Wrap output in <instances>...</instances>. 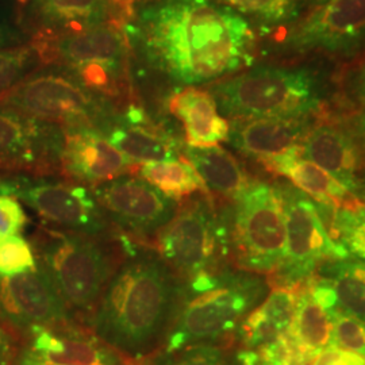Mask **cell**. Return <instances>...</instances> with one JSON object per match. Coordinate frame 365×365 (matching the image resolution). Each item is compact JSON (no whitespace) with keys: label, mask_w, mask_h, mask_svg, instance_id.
I'll list each match as a JSON object with an SVG mask.
<instances>
[{"label":"cell","mask_w":365,"mask_h":365,"mask_svg":"<svg viewBox=\"0 0 365 365\" xmlns=\"http://www.w3.org/2000/svg\"><path fill=\"white\" fill-rule=\"evenodd\" d=\"M138 36L148 57L182 84H205L253 60L247 18L212 0H165L145 9Z\"/></svg>","instance_id":"cell-1"},{"label":"cell","mask_w":365,"mask_h":365,"mask_svg":"<svg viewBox=\"0 0 365 365\" xmlns=\"http://www.w3.org/2000/svg\"><path fill=\"white\" fill-rule=\"evenodd\" d=\"M128 257L93 310V329L110 348L131 357L150 352L168 334L184 284L157 252L126 247Z\"/></svg>","instance_id":"cell-2"},{"label":"cell","mask_w":365,"mask_h":365,"mask_svg":"<svg viewBox=\"0 0 365 365\" xmlns=\"http://www.w3.org/2000/svg\"><path fill=\"white\" fill-rule=\"evenodd\" d=\"M209 92L232 119H310L322 103L318 80L306 68L255 66L217 81Z\"/></svg>","instance_id":"cell-3"},{"label":"cell","mask_w":365,"mask_h":365,"mask_svg":"<svg viewBox=\"0 0 365 365\" xmlns=\"http://www.w3.org/2000/svg\"><path fill=\"white\" fill-rule=\"evenodd\" d=\"M265 287L250 274L218 272L209 287L182 289L176 317L167 334L165 352L221 339L241 325L260 302Z\"/></svg>","instance_id":"cell-4"},{"label":"cell","mask_w":365,"mask_h":365,"mask_svg":"<svg viewBox=\"0 0 365 365\" xmlns=\"http://www.w3.org/2000/svg\"><path fill=\"white\" fill-rule=\"evenodd\" d=\"M39 264L68 310H95L114 274L110 250L102 241L71 232H49L39 250Z\"/></svg>","instance_id":"cell-5"},{"label":"cell","mask_w":365,"mask_h":365,"mask_svg":"<svg viewBox=\"0 0 365 365\" xmlns=\"http://www.w3.org/2000/svg\"><path fill=\"white\" fill-rule=\"evenodd\" d=\"M229 227L241 268L253 272L279 269L287 248L286 214L279 187L252 180L233 199Z\"/></svg>","instance_id":"cell-6"},{"label":"cell","mask_w":365,"mask_h":365,"mask_svg":"<svg viewBox=\"0 0 365 365\" xmlns=\"http://www.w3.org/2000/svg\"><path fill=\"white\" fill-rule=\"evenodd\" d=\"M230 247L227 218L217 215L207 197L188 200L157 233V253L184 280L217 274Z\"/></svg>","instance_id":"cell-7"},{"label":"cell","mask_w":365,"mask_h":365,"mask_svg":"<svg viewBox=\"0 0 365 365\" xmlns=\"http://www.w3.org/2000/svg\"><path fill=\"white\" fill-rule=\"evenodd\" d=\"M0 194L11 195L36 211L43 221L63 232L101 237L108 220L88 188L48 179H9L0 182Z\"/></svg>","instance_id":"cell-8"},{"label":"cell","mask_w":365,"mask_h":365,"mask_svg":"<svg viewBox=\"0 0 365 365\" xmlns=\"http://www.w3.org/2000/svg\"><path fill=\"white\" fill-rule=\"evenodd\" d=\"M365 48V0H330L288 27L287 54L321 53L349 57Z\"/></svg>","instance_id":"cell-9"},{"label":"cell","mask_w":365,"mask_h":365,"mask_svg":"<svg viewBox=\"0 0 365 365\" xmlns=\"http://www.w3.org/2000/svg\"><path fill=\"white\" fill-rule=\"evenodd\" d=\"M279 190L287 225L286 259L279 271L287 286L307 279L321 261L349 259L351 252L331 240L312 199L294 185Z\"/></svg>","instance_id":"cell-10"},{"label":"cell","mask_w":365,"mask_h":365,"mask_svg":"<svg viewBox=\"0 0 365 365\" xmlns=\"http://www.w3.org/2000/svg\"><path fill=\"white\" fill-rule=\"evenodd\" d=\"M0 105L39 120L66 126H98L101 110L91 95L72 78L46 73L24 78L0 98Z\"/></svg>","instance_id":"cell-11"},{"label":"cell","mask_w":365,"mask_h":365,"mask_svg":"<svg viewBox=\"0 0 365 365\" xmlns=\"http://www.w3.org/2000/svg\"><path fill=\"white\" fill-rule=\"evenodd\" d=\"M92 194L108 221L137 235L158 233L178 211V202L143 178L120 176L99 184Z\"/></svg>","instance_id":"cell-12"},{"label":"cell","mask_w":365,"mask_h":365,"mask_svg":"<svg viewBox=\"0 0 365 365\" xmlns=\"http://www.w3.org/2000/svg\"><path fill=\"white\" fill-rule=\"evenodd\" d=\"M68 307L42 265L13 277H0V314L13 325L31 330L68 321Z\"/></svg>","instance_id":"cell-13"},{"label":"cell","mask_w":365,"mask_h":365,"mask_svg":"<svg viewBox=\"0 0 365 365\" xmlns=\"http://www.w3.org/2000/svg\"><path fill=\"white\" fill-rule=\"evenodd\" d=\"M60 164L78 182L99 185L125 176L133 163L95 126H66Z\"/></svg>","instance_id":"cell-14"},{"label":"cell","mask_w":365,"mask_h":365,"mask_svg":"<svg viewBox=\"0 0 365 365\" xmlns=\"http://www.w3.org/2000/svg\"><path fill=\"white\" fill-rule=\"evenodd\" d=\"M63 133L52 123L0 107V168H31L60 161Z\"/></svg>","instance_id":"cell-15"},{"label":"cell","mask_w":365,"mask_h":365,"mask_svg":"<svg viewBox=\"0 0 365 365\" xmlns=\"http://www.w3.org/2000/svg\"><path fill=\"white\" fill-rule=\"evenodd\" d=\"M310 129V119H233L227 141L241 153L265 164L299 150L300 144Z\"/></svg>","instance_id":"cell-16"},{"label":"cell","mask_w":365,"mask_h":365,"mask_svg":"<svg viewBox=\"0 0 365 365\" xmlns=\"http://www.w3.org/2000/svg\"><path fill=\"white\" fill-rule=\"evenodd\" d=\"M361 152L349 131L331 123L312 126L300 144V156L327 170L348 192L360 191Z\"/></svg>","instance_id":"cell-17"},{"label":"cell","mask_w":365,"mask_h":365,"mask_svg":"<svg viewBox=\"0 0 365 365\" xmlns=\"http://www.w3.org/2000/svg\"><path fill=\"white\" fill-rule=\"evenodd\" d=\"M29 351L54 365H126L120 354L98 339L57 327H33Z\"/></svg>","instance_id":"cell-18"},{"label":"cell","mask_w":365,"mask_h":365,"mask_svg":"<svg viewBox=\"0 0 365 365\" xmlns=\"http://www.w3.org/2000/svg\"><path fill=\"white\" fill-rule=\"evenodd\" d=\"M96 129L117 148L131 163H156L178 158L180 145L176 140L155 126L148 118L140 122H130L125 118L101 122Z\"/></svg>","instance_id":"cell-19"},{"label":"cell","mask_w":365,"mask_h":365,"mask_svg":"<svg viewBox=\"0 0 365 365\" xmlns=\"http://www.w3.org/2000/svg\"><path fill=\"white\" fill-rule=\"evenodd\" d=\"M170 113L182 123L190 146L207 148L227 141L230 123L222 117L209 91L187 87L170 101Z\"/></svg>","instance_id":"cell-20"},{"label":"cell","mask_w":365,"mask_h":365,"mask_svg":"<svg viewBox=\"0 0 365 365\" xmlns=\"http://www.w3.org/2000/svg\"><path fill=\"white\" fill-rule=\"evenodd\" d=\"M297 302L298 294L291 288L274 289L238 327L242 349L256 348L283 336L292 322Z\"/></svg>","instance_id":"cell-21"},{"label":"cell","mask_w":365,"mask_h":365,"mask_svg":"<svg viewBox=\"0 0 365 365\" xmlns=\"http://www.w3.org/2000/svg\"><path fill=\"white\" fill-rule=\"evenodd\" d=\"M56 52L76 68L119 64L125 56V41L114 27L102 24L63 37L56 45Z\"/></svg>","instance_id":"cell-22"},{"label":"cell","mask_w":365,"mask_h":365,"mask_svg":"<svg viewBox=\"0 0 365 365\" xmlns=\"http://www.w3.org/2000/svg\"><path fill=\"white\" fill-rule=\"evenodd\" d=\"M182 155L195 168L206 188L232 200L240 195L252 179L232 153L221 146H184Z\"/></svg>","instance_id":"cell-23"},{"label":"cell","mask_w":365,"mask_h":365,"mask_svg":"<svg viewBox=\"0 0 365 365\" xmlns=\"http://www.w3.org/2000/svg\"><path fill=\"white\" fill-rule=\"evenodd\" d=\"M267 168L286 176L303 194L317 203L342 206L348 191L330 173L300 156L299 150L277 157L264 164Z\"/></svg>","instance_id":"cell-24"},{"label":"cell","mask_w":365,"mask_h":365,"mask_svg":"<svg viewBox=\"0 0 365 365\" xmlns=\"http://www.w3.org/2000/svg\"><path fill=\"white\" fill-rule=\"evenodd\" d=\"M333 313V312H331ZM321 307L309 287L298 294L297 309L286 334L302 352L319 354L331 346L333 318Z\"/></svg>","instance_id":"cell-25"},{"label":"cell","mask_w":365,"mask_h":365,"mask_svg":"<svg viewBox=\"0 0 365 365\" xmlns=\"http://www.w3.org/2000/svg\"><path fill=\"white\" fill-rule=\"evenodd\" d=\"M140 178L176 202L196 192H207L195 168L188 161L179 158L143 164Z\"/></svg>","instance_id":"cell-26"},{"label":"cell","mask_w":365,"mask_h":365,"mask_svg":"<svg viewBox=\"0 0 365 365\" xmlns=\"http://www.w3.org/2000/svg\"><path fill=\"white\" fill-rule=\"evenodd\" d=\"M339 310L365 321V261L339 260L322 268Z\"/></svg>","instance_id":"cell-27"},{"label":"cell","mask_w":365,"mask_h":365,"mask_svg":"<svg viewBox=\"0 0 365 365\" xmlns=\"http://www.w3.org/2000/svg\"><path fill=\"white\" fill-rule=\"evenodd\" d=\"M42 14L53 22L81 29L102 25L107 15L106 0H38Z\"/></svg>","instance_id":"cell-28"},{"label":"cell","mask_w":365,"mask_h":365,"mask_svg":"<svg viewBox=\"0 0 365 365\" xmlns=\"http://www.w3.org/2000/svg\"><path fill=\"white\" fill-rule=\"evenodd\" d=\"M241 15H249L264 26L292 24L299 15L298 0H212Z\"/></svg>","instance_id":"cell-29"},{"label":"cell","mask_w":365,"mask_h":365,"mask_svg":"<svg viewBox=\"0 0 365 365\" xmlns=\"http://www.w3.org/2000/svg\"><path fill=\"white\" fill-rule=\"evenodd\" d=\"M37 259L31 245L22 235L0 240V277H13L31 271Z\"/></svg>","instance_id":"cell-30"},{"label":"cell","mask_w":365,"mask_h":365,"mask_svg":"<svg viewBox=\"0 0 365 365\" xmlns=\"http://www.w3.org/2000/svg\"><path fill=\"white\" fill-rule=\"evenodd\" d=\"M331 345L365 357V321L336 309L331 313Z\"/></svg>","instance_id":"cell-31"},{"label":"cell","mask_w":365,"mask_h":365,"mask_svg":"<svg viewBox=\"0 0 365 365\" xmlns=\"http://www.w3.org/2000/svg\"><path fill=\"white\" fill-rule=\"evenodd\" d=\"M156 365H230V361L221 348L196 344L176 352L164 353Z\"/></svg>","instance_id":"cell-32"},{"label":"cell","mask_w":365,"mask_h":365,"mask_svg":"<svg viewBox=\"0 0 365 365\" xmlns=\"http://www.w3.org/2000/svg\"><path fill=\"white\" fill-rule=\"evenodd\" d=\"M31 53L25 48H0V96L25 78Z\"/></svg>","instance_id":"cell-33"},{"label":"cell","mask_w":365,"mask_h":365,"mask_svg":"<svg viewBox=\"0 0 365 365\" xmlns=\"http://www.w3.org/2000/svg\"><path fill=\"white\" fill-rule=\"evenodd\" d=\"M26 225V214L21 202L11 195L0 194V240L16 235Z\"/></svg>","instance_id":"cell-34"},{"label":"cell","mask_w":365,"mask_h":365,"mask_svg":"<svg viewBox=\"0 0 365 365\" xmlns=\"http://www.w3.org/2000/svg\"><path fill=\"white\" fill-rule=\"evenodd\" d=\"M313 365H365V357L330 346L317 356Z\"/></svg>","instance_id":"cell-35"},{"label":"cell","mask_w":365,"mask_h":365,"mask_svg":"<svg viewBox=\"0 0 365 365\" xmlns=\"http://www.w3.org/2000/svg\"><path fill=\"white\" fill-rule=\"evenodd\" d=\"M346 84L353 98L365 106V60L349 72Z\"/></svg>","instance_id":"cell-36"},{"label":"cell","mask_w":365,"mask_h":365,"mask_svg":"<svg viewBox=\"0 0 365 365\" xmlns=\"http://www.w3.org/2000/svg\"><path fill=\"white\" fill-rule=\"evenodd\" d=\"M345 129L352 134L353 138L365 152V110L348 118Z\"/></svg>","instance_id":"cell-37"},{"label":"cell","mask_w":365,"mask_h":365,"mask_svg":"<svg viewBox=\"0 0 365 365\" xmlns=\"http://www.w3.org/2000/svg\"><path fill=\"white\" fill-rule=\"evenodd\" d=\"M13 360V344L11 339L3 325V317L0 314V365H11Z\"/></svg>","instance_id":"cell-38"},{"label":"cell","mask_w":365,"mask_h":365,"mask_svg":"<svg viewBox=\"0 0 365 365\" xmlns=\"http://www.w3.org/2000/svg\"><path fill=\"white\" fill-rule=\"evenodd\" d=\"M16 365H54L48 363V361H43L42 359H39L38 356H36L34 353L29 349H25L24 353L21 354L19 360Z\"/></svg>","instance_id":"cell-39"},{"label":"cell","mask_w":365,"mask_h":365,"mask_svg":"<svg viewBox=\"0 0 365 365\" xmlns=\"http://www.w3.org/2000/svg\"><path fill=\"white\" fill-rule=\"evenodd\" d=\"M7 38V31L3 29V27H0V48L6 43L4 41Z\"/></svg>","instance_id":"cell-40"},{"label":"cell","mask_w":365,"mask_h":365,"mask_svg":"<svg viewBox=\"0 0 365 365\" xmlns=\"http://www.w3.org/2000/svg\"><path fill=\"white\" fill-rule=\"evenodd\" d=\"M309 1H312L313 4H315V6H322V4H327V3H329L330 0H309Z\"/></svg>","instance_id":"cell-41"},{"label":"cell","mask_w":365,"mask_h":365,"mask_svg":"<svg viewBox=\"0 0 365 365\" xmlns=\"http://www.w3.org/2000/svg\"><path fill=\"white\" fill-rule=\"evenodd\" d=\"M360 190H363V194H364L365 197V176H364V182H363V185H361V188Z\"/></svg>","instance_id":"cell-42"}]
</instances>
